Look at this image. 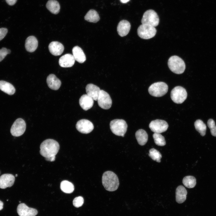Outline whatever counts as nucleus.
Returning a JSON list of instances; mask_svg holds the SVG:
<instances>
[{"label":"nucleus","instance_id":"nucleus-22","mask_svg":"<svg viewBox=\"0 0 216 216\" xmlns=\"http://www.w3.org/2000/svg\"><path fill=\"white\" fill-rule=\"evenodd\" d=\"M72 51L75 60L80 63H83L85 61L86 56L81 48L78 46H75L73 48Z\"/></svg>","mask_w":216,"mask_h":216},{"label":"nucleus","instance_id":"nucleus-5","mask_svg":"<svg viewBox=\"0 0 216 216\" xmlns=\"http://www.w3.org/2000/svg\"><path fill=\"white\" fill-rule=\"evenodd\" d=\"M168 88V86L165 83L158 82L152 84L148 88V91L152 96L160 97L166 93Z\"/></svg>","mask_w":216,"mask_h":216},{"label":"nucleus","instance_id":"nucleus-18","mask_svg":"<svg viewBox=\"0 0 216 216\" xmlns=\"http://www.w3.org/2000/svg\"><path fill=\"white\" fill-rule=\"evenodd\" d=\"M48 47L50 53L55 56L61 55L64 49L62 44L58 41L51 42L49 44Z\"/></svg>","mask_w":216,"mask_h":216},{"label":"nucleus","instance_id":"nucleus-30","mask_svg":"<svg viewBox=\"0 0 216 216\" xmlns=\"http://www.w3.org/2000/svg\"><path fill=\"white\" fill-rule=\"evenodd\" d=\"M182 183L184 186L188 188H194L196 184V178L192 176H187L184 178Z\"/></svg>","mask_w":216,"mask_h":216},{"label":"nucleus","instance_id":"nucleus-33","mask_svg":"<svg viewBox=\"0 0 216 216\" xmlns=\"http://www.w3.org/2000/svg\"><path fill=\"white\" fill-rule=\"evenodd\" d=\"M207 125L210 130L211 134L216 136V126L214 121L212 119H209L207 122Z\"/></svg>","mask_w":216,"mask_h":216},{"label":"nucleus","instance_id":"nucleus-13","mask_svg":"<svg viewBox=\"0 0 216 216\" xmlns=\"http://www.w3.org/2000/svg\"><path fill=\"white\" fill-rule=\"evenodd\" d=\"M17 212L19 216H35L38 213L36 209L29 208L24 203L19 204Z\"/></svg>","mask_w":216,"mask_h":216},{"label":"nucleus","instance_id":"nucleus-26","mask_svg":"<svg viewBox=\"0 0 216 216\" xmlns=\"http://www.w3.org/2000/svg\"><path fill=\"white\" fill-rule=\"evenodd\" d=\"M47 9L52 13L58 14L59 12L60 6L59 3L55 0H49L46 5Z\"/></svg>","mask_w":216,"mask_h":216},{"label":"nucleus","instance_id":"nucleus-6","mask_svg":"<svg viewBox=\"0 0 216 216\" xmlns=\"http://www.w3.org/2000/svg\"><path fill=\"white\" fill-rule=\"evenodd\" d=\"M142 24L156 27L159 24V17L155 11L152 10H146L143 14L141 20Z\"/></svg>","mask_w":216,"mask_h":216},{"label":"nucleus","instance_id":"nucleus-34","mask_svg":"<svg viewBox=\"0 0 216 216\" xmlns=\"http://www.w3.org/2000/svg\"><path fill=\"white\" fill-rule=\"evenodd\" d=\"M84 203L83 198L79 196L75 198L73 200V205L74 206L78 208L82 206Z\"/></svg>","mask_w":216,"mask_h":216},{"label":"nucleus","instance_id":"nucleus-35","mask_svg":"<svg viewBox=\"0 0 216 216\" xmlns=\"http://www.w3.org/2000/svg\"><path fill=\"white\" fill-rule=\"evenodd\" d=\"M10 50L5 47L0 49V62L2 61L8 54L10 53Z\"/></svg>","mask_w":216,"mask_h":216},{"label":"nucleus","instance_id":"nucleus-27","mask_svg":"<svg viewBox=\"0 0 216 216\" xmlns=\"http://www.w3.org/2000/svg\"><path fill=\"white\" fill-rule=\"evenodd\" d=\"M84 19L90 22L96 23L99 20L100 18L98 13L96 10L91 9L86 14Z\"/></svg>","mask_w":216,"mask_h":216},{"label":"nucleus","instance_id":"nucleus-7","mask_svg":"<svg viewBox=\"0 0 216 216\" xmlns=\"http://www.w3.org/2000/svg\"><path fill=\"white\" fill-rule=\"evenodd\" d=\"M156 32L157 30L155 27L146 24L140 25L137 30L139 36L144 39H148L153 37Z\"/></svg>","mask_w":216,"mask_h":216},{"label":"nucleus","instance_id":"nucleus-9","mask_svg":"<svg viewBox=\"0 0 216 216\" xmlns=\"http://www.w3.org/2000/svg\"><path fill=\"white\" fill-rule=\"evenodd\" d=\"M26 128V124L24 120L18 118L15 120L11 126L10 130L11 134L14 136H20L24 134Z\"/></svg>","mask_w":216,"mask_h":216},{"label":"nucleus","instance_id":"nucleus-3","mask_svg":"<svg viewBox=\"0 0 216 216\" xmlns=\"http://www.w3.org/2000/svg\"><path fill=\"white\" fill-rule=\"evenodd\" d=\"M168 66L170 70L176 74L183 73L185 69V65L184 61L177 56H171L168 62Z\"/></svg>","mask_w":216,"mask_h":216},{"label":"nucleus","instance_id":"nucleus-39","mask_svg":"<svg viewBox=\"0 0 216 216\" xmlns=\"http://www.w3.org/2000/svg\"><path fill=\"white\" fill-rule=\"evenodd\" d=\"M3 203L0 200V210H2L3 207Z\"/></svg>","mask_w":216,"mask_h":216},{"label":"nucleus","instance_id":"nucleus-19","mask_svg":"<svg viewBox=\"0 0 216 216\" xmlns=\"http://www.w3.org/2000/svg\"><path fill=\"white\" fill-rule=\"evenodd\" d=\"M130 28V22L126 20H123L119 22L117 27V31L120 36L124 37L128 34Z\"/></svg>","mask_w":216,"mask_h":216},{"label":"nucleus","instance_id":"nucleus-36","mask_svg":"<svg viewBox=\"0 0 216 216\" xmlns=\"http://www.w3.org/2000/svg\"><path fill=\"white\" fill-rule=\"evenodd\" d=\"M8 31L7 29L6 28H0V41L5 37Z\"/></svg>","mask_w":216,"mask_h":216},{"label":"nucleus","instance_id":"nucleus-21","mask_svg":"<svg viewBox=\"0 0 216 216\" xmlns=\"http://www.w3.org/2000/svg\"><path fill=\"white\" fill-rule=\"evenodd\" d=\"M38 46V41L34 36L28 37L26 40L25 47L26 50L29 52H33L37 49Z\"/></svg>","mask_w":216,"mask_h":216},{"label":"nucleus","instance_id":"nucleus-11","mask_svg":"<svg viewBox=\"0 0 216 216\" xmlns=\"http://www.w3.org/2000/svg\"><path fill=\"white\" fill-rule=\"evenodd\" d=\"M168 127V124L166 121L160 119L152 121L149 124V128L151 130L156 133H161L165 132Z\"/></svg>","mask_w":216,"mask_h":216},{"label":"nucleus","instance_id":"nucleus-32","mask_svg":"<svg viewBox=\"0 0 216 216\" xmlns=\"http://www.w3.org/2000/svg\"><path fill=\"white\" fill-rule=\"evenodd\" d=\"M148 155L153 160L158 163L160 162L161 155L158 151L155 148H152L149 150Z\"/></svg>","mask_w":216,"mask_h":216},{"label":"nucleus","instance_id":"nucleus-31","mask_svg":"<svg viewBox=\"0 0 216 216\" xmlns=\"http://www.w3.org/2000/svg\"><path fill=\"white\" fill-rule=\"evenodd\" d=\"M153 137L155 144L159 146H163L166 144L165 138L160 133H154Z\"/></svg>","mask_w":216,"mask_h":216},{"label":"nucleus","instance_id":"nucleus-8","mask_svg":"<svg viewBox=\"0 0 216 216\" xmlns=\"http://www.w3.org/2000/svg\"><path fill=\"white\" fill-rule=\"evenodd\" d=\"M187 93L186 89L181 86L174 87L171 92V98L173 102L181 104L186 99Z\"/></svg>","mask_w":216,"mask_h":216},{"label":"nucleus","instance_id":"nucleus-42","mask_svg":"<svg viewBox=\"0 0 216 216\" xmlns=\"http://www.w3.org/2000/svg\"></svg>","mask_w":216,"mask_h":216},{"label":"nucleus","instance_id":"nucleus-14","mask_svg":"<svg viewBox=\"0 0 216 216\" xmlns=\"http://www.w3.org/2000/svg\"><path fill=\"white\" fill-rule=\"evenodd\" d=\"M15 180L14 176L10 174H4L0 176V188L5 189L10 187L14 184Z\"/></svg>","mask_w":216,"mask_h":216},{"label":"nucleus","instance_id":"nucleus-38","mask_svg":"<svg viewBox=\"0 0 216 216\" xmlns=\"http://www.w3.org/2000/svg\"><path fill=\"white\" fill-rule=\"evenodd\" d=\"M55 156H56L49 158H45V159L46 160L48 161H50V162L53 161L55 160Z\"/></svg>","mask_w":216,"mask_h":216},{"label":"nucleus","instance_id":"nucleus-37","mask_svg":"<svg viewBox=\"0 0 216 216\" xmlns=\"http://www.w3.org/2000/svg\"><path fill=\"white\" fill-rule=\"evenodd\" d=\"M7 3L10 5H13L16 2L17 0H5Z\"/></svg>","mask_w":216,"mask_h":216},{"label":"nucleus","instance_id":"nucleus-40","mask_svg":"<svg viewBox=\"0 0 216 216\" xmlns=\"http://www.w3.org/2000/svg\"><path fill=\"white\" fill-rule=\"evenodd\" d=\"M130 0H120V2L123 3H125L128 2Z\"/></svg>","mask_w":216,"mask_h":216},{"label":"nucleus","instance_id":"nucleus-17","mask_svg":"<svg viewBox=\"0 0 216 216\" xmlns=\"http://www.w3.org/2000/svg\"><path fill=\"white\" fill-rule=\"evenodd\" d=\"M86 90L87 94L94 100L97 101L101 90L98 86L93 84H89L86 86Z\"/></svg>","mask_w":216,"mask_h":216},{"label":"nucleus","instance_id":"nucleus-41","mask_svg":"<svg viewBox=\"0 0 216 216\" xmlns=\"http://www.w3.org/2000/svg\"><path fill=\"white\" fill-rule=\"evenodd\" d=\"M15 176H16V177L17 176V174H16V175H15Z\"/></svg>","mask_w":216,"mask_h":216},{"label":"nucleus","instance_id":"nucleus-24","mask_svg":"<svg viewBox=\"0 0 216 216\" xmlns=\"http://www.w3.org/2000/svg\"><path fill=\"white\" fill-rule=\"evenodd\" d=\"M135 136L138 144L141 146L144 145L148 140V135L144 130L140 129L135 133Z\"/></svg>","mask_w":216,"mask_h":216},{"label":"nucleus","instance_id":"nucleus-29","mask_svg":"<svg viewBox=\"0 0 216 216\" xmlns=\"http://www.w3.org/2000/svg\"><path fill=\"white\" fill-rule=\"evenodd\" d=\"M194 125L195 129L200 134L201 136H204L206 134V127L203 121L201 120L198 119L195 122Z\"/></svg>","mask_w":216,"mask_h":216},{"label":"nucleus","instance_id":"nucleus-2","mask_svg":"<svg viewBox=\"0 0 216 216\" xmlns=\"http://www.w3.org/2000/svg\"><path fill=\"white\" fill-rule=\"evenodd\" d=\"M102 183L105 189L110 191L116 190L119 185L118 176L114 172L110 171H106L103 173Z\"/></svg>","mask_w":216,"mask_h":216},{"label":"nucleus","instance_id":"nucleus-28","mask_svg":"<svg viewBox=\"0 0 216 216\" xmlns=\"http://www.w3.org/2000/svg\"><path fill=\"white\" fill-rule=\"evenodd\" d=\"M60 188L63 192L67 194L72 193L74 189L73 184L67 180H64L61 182L60 184Z\"/></svg>","mask_w":216,"mask_h":216},{"label":"nucleus","instance_id":"nucleus-23","mask_svg":"<svg viewBox=\"0 0 216 216\" xmlns=\"http://www.w3.org/2000/svg\"><path fill=\"white\" fill-rule=\"evenodd\" d=\"M187 192L185 188L182 186H178L176 191V201L178 203H183L186 200Z\"/></svg>","mask_w":216,"mask_h":216},{"label":"nucleus","instance_id":"nucleus-15","mask_svg":"<svg viewBox=\"0 0 216 216\" xmlns=\"http://www.w3.org/2000/svg\"><path fill=\"white\" fill-rule=\"evenodd\" d=\"M75 62V60L73 55L66 54L59 58V64L62 67H70L74 65Z\"/></svg>","mask_w":216,"mask_h":216},{"label":"nucleus","instance_id":"nucleus-12","mask_svg":"<svg viewBox=\"0 0 216 216\" xmlns=\"http://www.w3.org/2000/svg\"><path fill=\"white\" fill-rule=\"evenodd\" d=\"M76 126V129L79 132L84 134L90 133L94 128L93 123L90 121L86 119H82L78 121Z\"/></svg>","mask_w":216,"mask_h":216},{"label":"nucleus","instance_id":"nucleus-10","mask_svg":"<svg viewBox=\"0 0 216 216\" xmlns=\"http://www.w3.org/2000/svg\"><path fill=\"white\" fill-rule=\"evenodd\" d=\"M97 101L98 106L104 109H109L111 106L112 100L110 95L103 90H100Z\"/></svg>","mask_w":216,"mask_h":216},{"label":"nucleus","instance_id":"nucleus-20","mask_svg":"<svg viewBox=\"0 0 216 216\" xmlns=\"http://www.w3.org/2000/svg\"><path fill=\"white\" fill-rule=\"evenodd\" d=\"M46 82L48 86L50 89L55 90H58L61 84V81L53 74H50L47 76Z\"/></svg>","mask_w":216,"mask_h":216},{"label":"nucleus","instance_id":"nucleus-4","mask_svg":"<svg viewBox=\"0 0 216 216\" xmlns=\"http://www.w3.org/2000/svg\"><path fill=\"white\" fill-rule=\"evenodd\" d=\"M126 122L123 119H115L110 123V129L114 134L123 137L127 129Z\"/></svg>","mask_w":216,"mask_h":216},{"label":"nucleus","instance_id":"nucleus-1","mask_svg":"<svg viewBox=\"0 0 216 216\" xmlns=\"http://www.w3.org/2000/svg\"><path fill=\"white\" fill-rule=\"evenodd\" d=\"M58 142L52 139H47L43 141L40 146V153L45 158L56 156L59 149Z\"/></svg>","mask_w":216,"mask_h":216},{"label":"nucleus","instance_id":"nucleus-25","mask_svg":"<svg viewBox=\"0 0 216 216\" xmlns=\"http://www.w3.org/2000/svg\"><path fill=\"white\" fill-rule=\"evenodd\" d=\"M0 89L10 95L13 94L15 92V89L12 85L3 80H0Z\"/></svg>","mask_w":216,"mask_h":216},{"label":"nucleus","instance_id":"nucleus-16","mask_svg":"<svg viewBox=\"0 0 216 216\" xmlns=\"http://www.w3.org/2000/svg\"><path fill=\"white\" fill-rule=\"evenodd\" d=\"M94 100L90 96L87 94H84L79 99V104L83 110L86 111L92 107L94 104Z\"/></svg>","mask_w":216,"mask_h":216}]
</instances>
